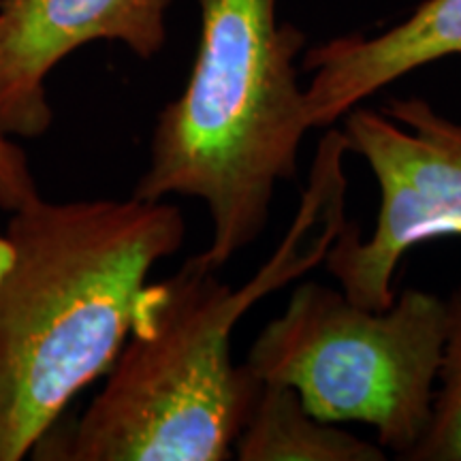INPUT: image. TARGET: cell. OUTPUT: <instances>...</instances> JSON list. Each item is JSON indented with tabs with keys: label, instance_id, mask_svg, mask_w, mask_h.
<instances>
[{
	"label": "cell",
	"instance_id": "obj_1",
	"mask_svg": "<svg viewBox=\"0 0 461 461\" xmlns=\"http://www.w3.org/2000/svg\"><path fill=\"white\" fill-rule=\"evenodd\" d=\"M342 131L325 129L295 221L240 288L193 255L169 278L141 288L105 387L41 459L224 461L233 453L261 380L235 366L230 336L250 308L325 263L346 224Z\"/></svg>",
	"mask_w": 461,
	"mask_h": 461
},
{
	"label": "cell",
	"instance_id": "obj_2",
	"mask_svg": "<svg viewBox=\"0 0 461 461\" xmlns=\"http://www.w3.org/2000/svg\"><path fill=\"white\" fill-rule=\"evenodd\" d=\"M0 276V461H20L109 372L152 267L186 240L169 201L43 197L14 212Z\"/></svg>",
	"mask_w": 461,
	"mask_h": 461
},
{
	"label": "cell",
	"instance_id": "obj_3",
	"mask_svg": "<svg viewBox=\"0 0 461 461\" xmlns=\"http://www.w3.org/2000/svg\"><path fill=\"white\" fill-rule=\"evenodd\" d=\"M197 58L158 115L148 169L132 194L197 199L212 221L199 257L214 269L267 229L276 190L295 182L312 131L299 84L305 34L278 22V0H199Z\"/></svg>",
	"mask_w": 461,
	"mask_h": 461
},
{
	"label": "cell",
	"instance_id": "obj_4",
	"mask_svg": "<svg viewBox=\"0 0 461 461\" xmlns=\"http://www.w3.org/2000/svg\"><path fill=\"white\" fill-rule=\"evenodd\" d=\"M447 336V302L403 288L384 310L339 288L302 282L250 346L246 366L261 383L293 387L325 423H366L403 459L431 417Z\"/></svg>",
	"mask_w": 461,
	"mask_h": 461
},
{
	"label": "cell",
	"instance_id": "obj_5",
	"mask_svg": "<svg viewBox=\"0 0 461 461\" xmlns=\"http://www.w3.org/2000/svg\"><path fill=\"white\" fill-rule=\"evenodd\" d=\"M342 120L348 154L370 167L380 203L370 238L346 221L322 265L346 297L384 310L408 252L461 238V122L423 96H395L380 112L357 105Z\"/></svg>",
	"mask_w": 461,
	"mask_h": 461
},
{
	"label": "cell",
	"instance_id": "obj_6",
	"mask_svg": "<svg viewBox=\"0 0 461 461\" xmlns=\"http://www.w3.org/2000/svg\"><path fill=\"white\" fill-rule=\"evenodd\" d=\"M173 0H0V131L41 137L54 122L50 73L95 41L124 43L149 60L167 41Z\"/></svg>",
	"mask_w": 461,
	"mask_h": 461
},
{
	"label": "cell",
	"instance_id": "obj_7",
	"mask_svg": "<svg viewBox=\"0 0 461 461\" xmlns=\"http://www.w3.org/2000/svg\"><path fill=\"white\" fill-rule=\"evenodd\" d=\"M448 56H461V0H425L389 31L316 45L303 56L312 129H331L372 95Z\"/></svg>",
	"mask_w": 461,
	"mask_h": 461
},
{
	"label": "cell",
	"instance_id": "obj_8",
	"mask_svg": "<svg viewBox=\"0 0 461 461\" xmlns=\"http://www.w3.org/2000/svg\"><path fill=\"white\" fill-rule=\"evenodd\" d=\"M233 453L240 461H384L387 451L316 419L288 384L261 383Z\"/></svg>",
	"mask_w": 461,
	"mask_h": 461
},
{
	"label": "cell",
	"instance_id": "obj_9",
	"mask_svg": "<svg viewBox=\"0 0 461 461\" xmlns=\"http://www.w3.org/2000/svg\"><path fill=\"white\" fill-rule=\"evenodd\" d=\"M447 302V336L431 417L403 461H461V282Z\"/></svg>",
	"mask_w": 461,
	"mask_h": 461
},
{
	"label": "cell",
	"instance_id": "obj_10",
	"mask_svg": "<svg viewBox=\"0 0 461 461\" xmlns=\"http://www.w3.org/2000/svg\"><path fill=\"white\" fill-rule=\"evenodd\" d=\"M41 197L26 154L0 131V207L9 214Z\"/></svg>",
	"mask_w": 461,
	"mask_h": 461
},
{
	"label": "cell",
	"instance_id": "obj_11",
	"mask_svg": "<svg viewBox=\"0 0 461 461\" xmlns=\"http://www.w3.org/2000/svg\"><path fill=\"white\" fill-rule=\"evenodd\" d=\"M11 246H9V240L5 238V235H0V276L7 272L9 263H11Z\"/></svg>",
	"mask_w": 461,
	"mask_h": 461
}]
</instances>
